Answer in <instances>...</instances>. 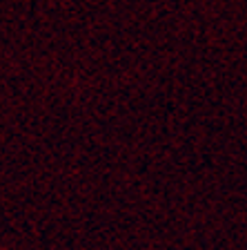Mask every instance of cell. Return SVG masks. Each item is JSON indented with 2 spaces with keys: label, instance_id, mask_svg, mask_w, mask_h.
I'll use <instances>...</instances> for the list:
<instances>
[]
</instances>
